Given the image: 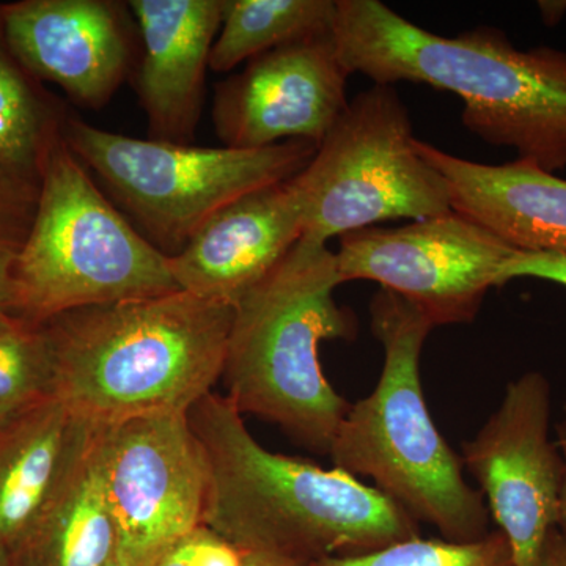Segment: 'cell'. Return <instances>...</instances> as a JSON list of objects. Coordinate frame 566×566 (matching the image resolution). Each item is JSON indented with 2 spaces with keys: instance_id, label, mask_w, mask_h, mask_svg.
<instances>
[{
  "instance_id": "cell-28",
  "label": "cell",
  "mask_w": 566,
  "mask_h": 566,
  "mask_svg": "<svg viewBox=\"0 0 566 566\" xmlns=\"http://www.w3.org/2000/svg\"><path fill=\"white\" fill-rule=\"evenodd\" d=\"M542 21L549 28H554L564 20L566 14V0H542L538 2Z\"/></svg>"
},
{
  "instance_id": "cell-25",
  "label": "cell",
  "mask_w": 566,
  "mask_h": 566,
  "mask_svg": "<svg viewBox=\"0 0 566 566\" xmlns=\"http://www.w3.org/2000/svg\"><path fill=\"white\" fill-rule=\"evenodd\" d=\"M521 277L543 279L566 286V252L517 251L501 268L497 286Z\"/></svg>"
},
{
  "instance_id": "cell-17",
  "label": "cell",
  "mask_w": 566,
  "mask_h": 566,
  "mask_svg": "<svg viewBox=\"0 0 566 566\" xmlns=\"http://www.w3.org/2000/svg\"><path fill=\"white\" fill-rule=\"evenodd\" d=\"M93 430L55 397L0 424V557L18 556Z\"/></svg>"
},
{
  "instance_id": "cell-7",
  "label": "cell",
  "mask_w": 566,
  "mask_h": 566,
  "mask_svg": "<svg viewBox=\"0 0 566 566\" xmlns=\"http://www.w3.org/2000/svg\"><path fill=\"white\" fill-rule=\"evenodd\" d=\"M63 139L144 237L169 256L227 205L292 180L318 148L305 140L241 150L134 139L74 117H66Z\"/></svg>"
},
{
  "instance_id": "cell-1",
  "label": "cell",
  "mask_w": 566,
  "mask_h": 566,
  "mask_svg": "<svg viewBox=\"0 0 566 566\" xmlns=\"http://www.w3.org/2000/svg\"><path fill=\"white\" fill-rule=\"evenodd\" d=\"M333 36L349 74L452 92L463 99L465 129L479 139L512 148L546 172L566 169V52L520 51L493 28L447 39L381 0H335Z\"/></svg>"
},
{
  "instance_id": "cell-22",
  "label": "cell",
  "mask_w": 566,
  "mask_h": 566,
  "mask_svg": "<svg viewBox=\"0 0 566 566\" xmlns=\"http://www.w3.org/2000/svg\"><path fill=\"white\" fill-rule=\"evenodd\" d=\"M315 566H516L509 539L501 531L471 542L403 539L359 556L327 557Z\"/></svg>"
},
{
  "instance_id": "cell-11",
  "label": "cell",
  "mask_w": 566,
  "mask_h": 566,
  "mask_svg": "<svg viewBox=\"0 0 566 566\" xmlns=\"http://www.w3.org/2000/svg\"><path fill=\"white\" fill-rule=\"evenodd\" d=\"M549 382L528 371L506 386L497 411L463 446V465L480 483L516 566H538L557 527L565 461L549 439Z\"/></svg>"
},
{
  "instance_id": "cell-2",
  "label": "cell",
  "mask_w": 566,
  "mask_h": 566,
  "mask_svg": "<svg viewBox=\"0 0 566 566\" xmlns=\"http://www.w3.org/2000/svg\"><path fill=\"white\" fill-rule=\"evenodd\" d=\"M188 419L207 457L203 524L241 551L316 564L419 536L415 517L375 486L264 449L229 398L207 395Z\"/></svg>"
},
{
  "instance_id": "cell-15",
  "label": "cell",
  "mask_w": 566,
  "mask_h": 566,
  "mask_svg": "<svg viewBox=\"0 0 566 566\" xmlns=\"http://www.w3.org/2000/svg\"><path fill=\"white\" fill-rule=\"evenodd\" d=\"M128 7L144 43L137 91L150 139L191 145L223 0H133Z\"/></svg>"
},
{
  "instance_id": "cell-13",
  "label": "cell",
  "mask_w": 566,
  "mask_h": 566,
  "mask_svg": "<svg viewBox=\"0 0 566 566\" xmlns=\"http://www.w3.org/2000/svg\"><path fill=\"white\" fill-rule=\"evenodd\" d=\"M128 3L20 0L0 6L10 51L36 80L54 82L73 102L102 109L132 70Z\"/></svg>"
},
{
  "instance_id": "cell-6",
  "label": "cell",
  "mask_w": 566,
  "mask_h": 566,
  "mask_svg": "<svg viewBox=\"0 0 566 566\" xmlns=\"http://www.w3.org/2000/svg\"><path fill=\"white\" fill-rule=\"evenodd\" d=\"M181 292L170 256L137 232L62 136L41 164L31 232L11 277L10 314L32 324L77 308Z\"/></svg>"
},
{
  "instance_id": "cell-16",
  "label": "cell",
  "mask_w": 566,
  "mask_h": 566,
  "mask_svg": "<svg viewBox=\"0 0 566 566\" xmlns=\"http://www.w3.org/2000/svg\"><path fill=\"white\" fill-rule=\"evenodd\" d=\"M417 151L444 177L450 205L523 252H566V180L516 159L488 166L417 139Z\"/></svg>"
},
{
  "instance_id": "cell-30",
  "label": "cell",
  "mask_w": 566,
  "mask_h": 566,
  "mask_svg": "<svg viewBox=\"0 0 566 566\" xmlns=\"http://www.w3.org/2000/svg\"><path fill=\"white\" fill-rule=\"evenodd\" d=\"M109 566H150L145 564V562L139 560V558L129 556V554L123 553V551L118 549L117 556H115L114 560L111 562Z\"/></svg>"
},
{
  "instance_id": "cell-5",
  "label": "cell",
  "mask_w": 566,
  "mask_h": 566,
  "mask_svg": "<svg viewBox=\"0 0 566 566\" xmlns=\"http://www.w3.org/2000/svg\"><path fill=\"white\" fill-rule=\"evenodd\" d=\"M371 331L385 349L374 392L349 406L331 447L334 468L367 476L416 521L452 542L482 538L490 512L463 476V460L447 444L424 403L420 354L433 324L397 294L379 290Z\"/></svg>"
},
{
  "instance_id": "cell-3",
  "label": "cell",
  "mask_w": 566,
  "mask_h": 566,
  "mask_svg": "<svg viewBox=\"0 0 566 566\" xmlns=\"http://www.w3.org/2000/svg\"><path fill=\"white\" fill-rule=\"evenodd\" d=\"M233 307L174 292L44 323L54 397L95 427L188 415L222 378Z\"/></svg>"
},
{
  "instance_id": "cell-12",
  "label": "cell",
  "mask_w": 566,
  "mask_h": 566,
  "mask_svg": "<svg viewBox=\"0 0 566 566\" xmlns=\"http://www.w3.org/2000/svg\"><path fill=\"white\" fill-rule=\"evenodd\" d=\"M349 76L333 33L264 52L216 88V134L223 147L241 150L289 140L319 145L348 106Z\"/></svg>"
},
{
  "instance_id": "cell-10",
  "label": "cell",
  "mask_w": 566,
  "mask_h": 566,
  "mask_svg": "<svg viewBox=\"0 0 566 566\" xmlns=\"http://www.w3.org/2000/svg\"><path fill=\"white\" fill-rule=\"evenodd\" d=\"M95 458L123 553L151 565L203 524L208 464L188 415L96 427Z\"/></svg>"
},
{
  "instance_id": "cell-8",
  "label": "cell",
  "mask_w": 566,
  "mask_h": 566,
  "mask_svg": "<svg viewBox=\"0 0 566 566\" xmlns=\"http://www.w3.org/2000/svg\"><path fill=\"white\" fill-rule=\"evenodd\" d=\"M394 85H374L334 123L312 161L290 180L303 240L327 244L375 223L452 211L447 181L417 151Z\"/></svg>"
},
{
  "instance_id": "cell-31",
  "label": "cell",
  "mask_w": 566,
  "mask_h": 566,
  "mask_svg": "<svg viewBox=\"0 0 566 566\" xmlns=\"http://www.w3.org/2000/svg\"><path fill=\"white\" fill-rule=\"evenodd\" d=\"M0 566H17L9 557H0Z\"/></svg>"
},
{
  "instance_id": "cell-14",
  "label": "cell",
  "mask_w": 566,
  "mask_h": 566,
  "mask_svg": "<svg viewBox=\"0 0 566 566\" xmlns=\"http://www.w3.org/2000/svg\"><path fill=\"white\" fill-rule=\"evenodd\" d=\"M289 181L248 193L216 212L170 256L178 289L234 307L266 277L303 238Z\"/></svg>"
},
{
  "instance_id": "cell-24",
  "label": "cell",
  "mask_w": 566,
  "mask_h": 566,
  "mask_svg": "<svg viewBox=\"0 0 566 566\" xmlns=\"http://www.w3.org/2000/svg\"><path fill=\"white\" fill-rule=\"evenodd\" d=\"M244 551L200 524L172 543L150 566H243Z\"/></svg>"
},
{
  "instance_id": "cell-18",
  "label": "cell",
  "mask_w": 566,
  "mask_h": 566,
  "mask_svg": "<svg viewBox=\"0 0 566 566\" xmlns=\"http://www.w3.org/2000/svg\"><path fill=\"white\" fill-rule=\"evenodd\" d=\"M95 434L44 510L17 566H109L118 553V531L95 458Z\"/></svg>"
},
{
  "instance_id": "cell-9",
  "label": "cell",
  "mask_w": 566,
  "mask_h": 566,
  "mask_svg": "<svg viewBox=\"0 0 566 566\" xmlns=\"http://www.w3.org/2000/svg\"><path fill=\"white\" fill-rule=\"evenodd\" d=\"M516 252L452 210L398 229L346 233L335 259L342 283L378 282L436 327L474 322Z\"/></svg>"
},
{
  "instance_id": "cell-4",
  "label": "cell",
  "mask_w": 566,
  "mask_h": 566,
  "mask_svg": "<svg viewBox=\"0 0 566 566\" xmlns=\"http://www.w3.org/2000/svg\"><path fill=\"white\" fill-rule=\"evenodd\" d=\"M338 285L335 253L301 238L234 305L221 378L241 415L277 424L322 455L352 406L319 363L323 342L357 333L356 316L335 303Z\"/></svg>"
},
{
  "instance_id": "cell-27",
  "label": "cell",
  "mask_w": 566,
  "mask_h": 566,
  "mask_svg": "<svg viewBox=\"0 0 566 566\" xmlns=\"http://www.w3.org/2000/svg\"><path fill=\"white\" fill-rule=\"evenodd\" d=\"M243 566H315L297 558L266 551H244Z\"/></svg>"
},
{
  "instance_id": "cell-23",
  "label": "cell",
  "mask_w": 566,
  "mask_h": 566,
  "mask_svg": "<svg viewBox=\"0 0 566 566\" xmlns=\"http://www.w3.org/2000/svg\"><path fill=\"white\" fill-rule=\"evenodd\" d=\"M40 178L0 163V314L10 312L11 277L39 207Z\"/></svg>"
},
{
  "instance_id": "cell-20",
  "label": "cell",
  "mask_w": 566,
  "mask_h": 566,
  "mask_svg": "<svg viewBox=\"0 0 566 566\" xmlns=\"http://www.w3.org/2000/svg\"><path fill=\"white\" fill-rule=\"evenodd\" d=\"M10 51L0 24V163L40 178L69 115Z\"/></svg>"
},
{
  "instance_id": "cell-26",
  "label": "cell",
  "mask_w": 566,
  "mask_h": 566,
  "mask_svg": "<svg viewBox=\"0 0 566 566\" xmlns=\"http://www.w3.org/2000/svg\"><path fill=\"white\" fill-rule=\"evenodd\" d=\"M538 566H566V536L557 527L546 536Z\"/></svg>"
},
{
  "instance_id": "cell-29",
  "label": "cell",
  "mask_w": 566,
  "mask_h": 566,
  "mask_svg": "<svg viewBox=\"0 0 566 566\" xmlns=\"http://www.w3.org/2000/svg\"><path fill=\"white\" fill-rule=\"evenodd\" d=\"M557 447L565 461V479L564 486H562L560 506H558L557 528L566 536V422L558 427Z\"/></svg>"
},
{
  "instance_id": "cell-21",
  "label": "cell",
  "mask_w": 566,
  "mask_h": 566,
  "mask_svg": "<svg viewBox=\"0 0 566 566\" xmlns=\"http://www.w3.org/2000/svg\"><path fill=\"white\" fill-rule=\"evenodd\" d=\"M54 378L44 324L0 314V424L54 398Z\"/></svg>"
},
{
  "instance_id": "cell-19",
  "label": "cell",
  "mask_w": 566,
  "mask_h": 566,
  "mask_svg": "<svg viewBox=\"0 0 566 566\" xmlns=\"http://www.w3.org/2000/svg\"><path fill=\"white\" fill-rule=\"evenodd\" d=\"M334 17L335 0H223L210 69L227 73L264 52L333 33Z\"/></svg>"
}]
</instances>
